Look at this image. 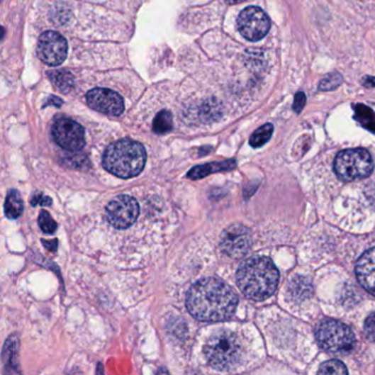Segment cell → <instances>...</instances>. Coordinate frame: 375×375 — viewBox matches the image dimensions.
I'll use <instances>...</instances> for the list:
<instances>
[{
	"label": "cell",
	"mask_w": 375,
	"mask_h": 375,
	"mask_svg": "<svg viewBox=\"0 0 375 375\" xmlns=\"http://www.w3.org/2000/svg\"><path fill=\"white\" fill-rule=\"evenodd\" d=\"M238 297L218 279L206 277L197 281L187 293L186 306L197 320L218 323L235 314Z\"/></svg>",
	"instance_id": "1"
},
{
	"label": "cell",
	"mask_w": 375,
	"mask_h": 375,
	"mask_svg": "<svg viewBox=\"0 0 375 375\" xmlns=\"http://www.w3.org/2000/svg\"><path fill=\"white\" fill-rule=\"evenodd\" d=\"M280 273L271 259L253 257L245 261L237 272V284L241 292L254 301H264L274 294Z\"/></svg>",
	"instance_id": "2"
},
{
	"label": "cell",
	"mask_w": 375,
	"mask_h": 375,
	"mask_svg": "<svg viewBox=\"0 0 375 375\" xmlns=\"http://www.w3.org/2000/svg\"><path fill=\"white\" fill-rule=\"evenodd\" d=\"M147 152L141 143L125 139L106 149L103 157L105 169L121 179H131L142 172Z\"/></svg>",
	"instance_id": "3"
},
{
	"label": "cell",
	"mask_w": 375,
	"mask_h": 375,
	"mask_svg": "<svg viewBox=\"0 0 375 375\" xmlns=\"http://www.w3.org/2000/svg\"><path fill=\"white\" fill-rule=\"evenodd\" d=\"M205 356L211 368L231 371L238 366L242 358V346L237 335L228 330H219L207 341Z\"/></svg>",
	"instance_id": "4"
},
{
	"label": "cell",
	"mask_w": 375,
	"mask_h": 375,
	"mask_svg": "<svg viewBox=\"0 0 375 375\" xmlns=\"http://www.w3.org/2000/svg\"><path fill=\"white\" fill-rule=\"evenodd\" d=\"M316 340L331 353L348 352L356 344V337L347 325L335 319H325L317 326Z\"/></svg>",
	"instance_id": "5"
},
{
	"label": "cell",
	"mask_w": 375,
	"mask_h": 375,
	"mask_svg": "<svg viewBox=\"0 0 375 375\" xmlns=\"http://www.w3.org/2000/svg\"><path fill=\"white\" fill-rule=\"evenodd\" d=\"M373 167L372 157L364 149L345 150L337 155L334 163L335 172L345 181L366 179L372 173Z\"/></svg>",
	"instance_id": "6"
},
{
	"label": "cell",
	"mask_w": 375,
	"mask_h": 375,
	"mask_svg": "<svg viewBox=\"0 0 375 375\" xmlns=\"http://www.w3.org/2000/svg\"><path fill=\"white\" fill-rule=\"evenodd\" d=\"M140 213L137 199L129 195L115 197L106 207V218L111 226L125 229L133 226Z\"/></svg>",
	"instance_id": "7"
},
{
	"label": "cell",
	"mask_w": 375,
	"mask_h": 375,
	"mask_svg": "<svg viewBox=\"0 0 375 375\" xmlns=\"http://www.w3.org/2000/svg\"><path fill=\"white\" fill-rule=\"evenodd\" d=\"M67 41L59 32L47 31L42 33L38 42L39 59L49 67H59L67 57Z\"/></svg>",
	"instance_id": "8"
},
{
	"label": "cell",
	"mask_w": 375,
	"mask_h": 375,
	"mask_svg": "<svg viewBox=\"0 0 375 375\" xmlns=\"http://www.w3.org/2000/svg\"><path fill=\"white\" fill-rule=\"evenodd\" d=\"M239 32L249 41H259L267 35L270 29V20L267 13L259 7L245 8L238 18Z\"/></svg>",
	"instance_id": "9"
},
{
	"label": "cell",
	"mask_w": 375,
	"mask_h": 375,
	"mask_svg": "<svg viewBox=\"0 0 375 375\" xmlns=\"http://www.w3.org/2000/svg\"><path fill=\"white\" fill-rule=\"evenodd\" d=\"M250 248V231L243 225L235 223L221 233L220 249L230 258L242 259Z\"/></svg>",
	"instance_id": "10"
},
{
	"label": "cell",
	"mask_w": 375,
	"mask_h": 375,
	"mask_svg": "<svg viewBox=\"0 0 375 375\" xmlns=\"http://www.w3.org/2000/svg\"><path fill=\"white\" fill-rule=\"evenodd\" d=\"M52 135L55 142L69 152H77L85 145V130L77 121L60 119L53 125Z\"/></svg>",
	"instance_id": "11"
},
{
	"label": "cell",
	"mask_w": 375,
	"mask_h": 375,
	"mask_svg": "<svg viewBox=\"0 0 375 375\" xmlns=\"http://www.w3.org/2000/svg\"><path fill=\"white\" fill-rule=\"evenodd\" d=\"M86 101L94 111L108 116L123 115L125 111V103L123 97L111 89H94L86 94Z\"/></svg>",
	"instance_id": "12"
},
{
	"label": "cell",
	"mask_w": 375,
	"mask_h": 375,
	"mask_svg": "<svg viewBox=\"0 0 375 375\" xmlns=\"http://www.w3.org/2000/svg\"><path fill=\"white\" fill-rule=\"evenodd\" d=\"M356 274L362 287L375 296V248L361 255L357 262Z\"/></svg>",
	"instance_id": "13"
},
{
	"label": "cell",
	"mask_w": 375,
	"mask_h": 375,
	"mask_svg": "<svg viewBox=\"0 0 375 375\" xmlns=\"http://www.w3.org/2000/svg\"><path fill=\"white\" fill-rule=\"evenodd\" d=\"M235 167V161H226V162L209 163L206 165H199L189 171L187 177L189 179H199L201 177H207L211 173L221 172V171H229Z\"/></svg>",
	"instance_id": "14"
},
{
	"label": "cell",
	"mask_w": 375,
	"mask_h": 375,
	"mask_svg": "<svg viewBox=\"0 0 375 375\" xmlns=\"http://www.w3.org/2000/svg\"><path fill=\"white\" fill-rule=\"evenodd\" d=\"M312 283L306 277H293V280L289 283V295L295 301H304L312 295Z\"/></svg>",
	"instance_id": "15"
},
{
	"label": "cell",
	"mask_w": 375,
	"mask_h": 375,
	"mask_svg": "<svg viewBox=\"0 0 375 375\" xmlns=\"http://www.w3.org/2000/svg\"><path fill=\"white\" fill-rule=\"evenodd\" d=\"M23 213V203L21 196L16 189L8 191L5 201V213L9 219H17Z\"/></svg>",
	"instance_id": "16"
},
{
	"label": "cell",
	"mask_w": 375,
	"mask_h": 375,
	"mask_svg": "<svg viewBox=\"0 0 375 375\" xmlns=\"http://www.w3.org/2000/svg\"><path fill=\"white\" fill-rule=\"evenodd\" d=\"M50 79L57 87V91L63 94H67L74 86V77L71 72L67 69L62 71H52L49 73Z\"/></svg>",
	"instance_id": "17"
},
{
	"label": "cell",
	"mask_w": 375,
	"mask_h": 375,
	"mask_svg": "<svg viewBox=\"0 0 375 375\" xmlns=\"http://www.w3.org/2000/svg\"><path fill=\"white\" fill-rule=\"evenodd\" d=\"M173 128L172 113L167 111H159L153 121V131L157 135H164Z\"/></svg>",
	"instance_id": "18"
},
{
	"label": "cell",
	"mask_w": 375,
	"mask_h": 375,
	"mask_svg": "<svg viewBox=\"0 0 375 375\" xmlns=\"http://www.w3.org/2000/svg\"><path fill=\"white\" fill-rule=\"evenodd\" d=\"M273 133V125L271 123L262 125L255 130L254 133L251 135L250 145L253 147H260L264 145L267 141L270 140Z\"/></svg>",
	"instance_id": "19"
},
{
	"label": "cell",
	"mask_w": 375,
	"mask_h": 375,
	"mask_svg": "<svg viewBox=\"0 0 375 375\" xmlns=\"http://www.w3.org/2000/svg\"><path fill=\"white\" fill-rule=\"evenodd\" d=\"M318 374L345 375L348 374L346 366L339 360H330L323 363L318 370Z\"/></svg>",
	"instance_id": "20"
},
{
	"label": "cell",
	"mask_w": 375,
	"mask_h": 375,
	"mask_svg": "<svg viewBox=\"0 0 375 375\" xmlns=\"http://www.w3.org/2000/svg\"><path fill=\"white\" fill-rule=\"evenodd\" d=\"M357 118L362 123L363 127H366L368 130L375 133V113L371 109L358 106L356 108Z\"/></svg>",
	"instance_id": "21"
},
{
	"label": "cell",
	"mask_w": 375,
	"mask_h": 375,
	"mask_svg": "<svg viewBox=\"0 0 375 375\" xmlns=\"http://www.w3.org/2000/svg\"><path fill=\"white\" fill-rule=\"evenodd\" d=\"M38 223H39L40 228L43 233H47V235H53L57 231V225L53 219H52L51 215L47 211H42L40 213L39 218H38Z\"/></svg>",
	"instance_id": "22"
},
{
	"label": "cell",
	"mask_w": 375,
	"mask_h": 375,
	"mask_svg": "<svg viewBox=\"0 0 375 375\" xmlns=\"http://www.w3.org/2000/svg\"><path fill=\"white\" fill-rule=\"evenodd\" d=\"M341 82H342V77H341L340 74L332 73L320 82L319 89L321 91H332V89H337L340 85Z\"/></svg>",
	"instance_id": "23"
},
{
	"label": "cell",
	"mask_w": 375,
	"mask_h": 375,
	"mask_svg": "<svg viewBox=\"0 0 375 375\" xmlns=\"http://www.w3.org/2000/svg\"><path fill=\"white\" fill-rule=\"evenodd\" d=\"M364 332L371 341H375V313L366 318L364 323Z\"/></svg>",
	"instance_id": "24"
},
{
	"label": "cell",
	"mask_w": 375,
	"mask_h": 375,
	"mask_svg": "<svg viewBox=\"0 0 375 375\" xmlns=\"http://www.w3.org/2000/svg\"><path fill=\"white\" fill-rule=\"evenodd\" d=\"M31 203L33 206H37V205H40V206H50L52 203V201L50 197L45 196V195L42 194H38L32 198Z\"/></svg>",
	"instance_id": "25"
},
{
	"label": "cell",
	"mask_w": 375,
	"mask_h": 375,
	"mask_svg": "<svg viewBox=\"0 0 375 375\" xmlns=\"http://www.w3.org/2000/svg\"><path fill=\"white\" fill-rule=\"evenodd\" d=\"M305 101H306V99H305V95L303 93H298L296 95V97H295V103H294V109L297 111V113H299L301 111V109L304 107Z\"/></svg>",
	"instance_id": "26"
},
{
	"label": "cell",
	"mask_w": 375,
	"mask_h": 375,
	"mask_svg": "<svg viewBox=\"0 0 375 375\" xmlns=\"http://www.w3.org/2000/svg\"><path fill=\"white\" fill-rule=\"evenodd\" d=\"M363 85L369 89L375 87V77H366V79H363Z\"/></svg>",
	"instance_id": "27"
},
{
	"label": "cell",
	"mask_w": 375,
	"mask_h": 375,
	"mask_svg": "<svg viewBox=\"0 0 375 375\" xmlns=\"http://www.w3.org/2000/svg\"><path fill=\"white\" fill-rule=\"evenodd\" d=\"M43 245L50 251H55L57 250V241H43Z\"/></svg>",
	"instance_id": "28"
},
{
	"label": "cell",
	"mask_w": 375,
	"mask_h": 375,
	"mask_svg": "<svg viewBox=\"0 0 375 375\" xmlns=\"http://www.w3.org/2000/svg\"><path fill=\"white\" fill-rule=\"evenodd\" d=\"M241 1H243V0H226V3L230 4V5H233V4L241 3Z\"/></svg>",
	"instance_id": "29"
}]
</instances>
